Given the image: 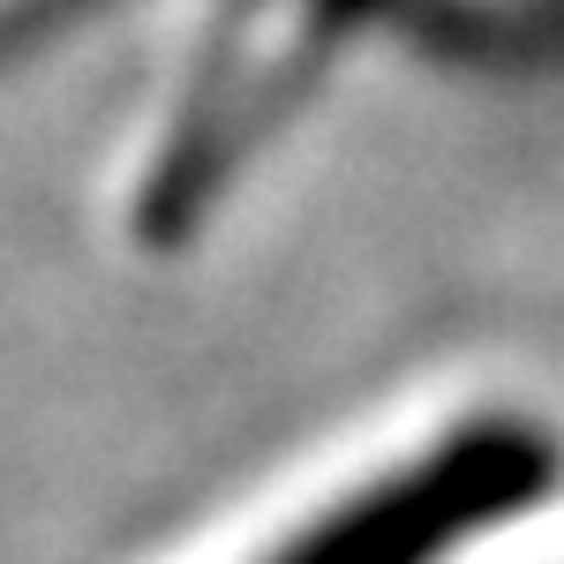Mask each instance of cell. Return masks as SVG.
I'll use <instances>...</instances> for the list:
<instances>
[{"label":"cell","instance_id":"1","mask_svg":"<svg viewBox=\"0 0 564 564\" xmlns=\"http://www.w3.org/2000/svg\"><path fill=\"white\" fill-rule=\"evenodd\" d=\"M557 436L520 414H475L422 459H399L241 564H444L475 534L520 520L557 489Z\"/></svg>","mask_w":564,"mask_h":564}]
</instances>
